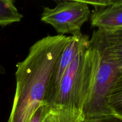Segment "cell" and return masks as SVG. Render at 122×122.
<instances>
[{
    "label": "cell",
    "mask_w": 122,
    "mask_h": 122,
    "mask_svg": "<svg viewBox=\"0 0 122 122\" xmlns=\"http://www.w3.org/2000/svg\"><path fill=\"white\" fill-rule=\"evenodd\" d=\"M70 36L48 35L36 42L17 64L16 88L7 122H29L44 106L50 78Z\"/></svg>",
    "instance_id": "1"
},
{
    "label": "cell",
    "mask_w": 122,
    "mask_h": 122,
    "mask_svg": "<svg viewBox=\"0 0 122 122\" xmlns=\"http://www.w3.org/2000/svg\"><path fill=\"white\" fill-rule=\"evenodd\" d=\"M89 44L95 52V65L91 90L83 110L84 120L112 115L108 101L122 70L107 48L102 29L94 30Z\"/></svg>",
    "instance_id": "2"
},
{
    "label": "cell",
    "mask_w": 122,
    "mask_h": 122,
    "mask_svg": "<svg viewBox=\"0 0 122 122\" xmlns=\"http://www.w3.org/2000/svg\"><path fill=\"white\" fill-rule=\"evenodd\" d=\"M95 65V52L89 44L67 69L54 95L47 105L59 106L83 113L89 97Z\"/></svg>",
    "instance_id": "3"
},
{
    "label": "cell",
    "mask_w": 122,
    "mask_h": 122,
    "mask_svg": "<svg viewBox=\"0 0 122 122\" xmlns=\"http://www.w3.org/2000/svg\"><path fill=\"white\" fill-rule=\"evenodd\" d=\"M90 14L85 1H58L54 8L44 7L41 20L51 25L58 35L70 33L75 36L82 33V26L89 20Z\"/></svg>",
    "instance_id": "4"
},
{
    "label": "cell",
    "mask_w": 122,
    "mask_h": 122,
    "mask_svg": "<svg viewBox=\"0 0 122 122\" xmlns=\"http://www.w3.org/2000/svg\"><path fill=\"white\" fill-rule=\"evenodd\" d=\"M89 39L90 38L87 35L82 33L77 35L70 36V39L62 51L51 76L47 92L44 100V105L50 103L66 70L76 56L88 46Z\"/></svg>",
    "instance_id": "5"
},
{
    "label": "cell",
    "mask_w": 122,
    "mask_h": 122,
    "mask_svg": "<svg viewBox=\"0 0 122 122\" xmlns=\"http://www.w3.org/2000/svg\"><path fill=\"white\" fill-rule=\"evenodd\" d=\"M91 23L92 27L104 30L122 28V1H113L107 6L94 8Z\"/></svg>",
    "instance_id": "6"
},
{
    "label": "cell",
    "mask_w": 122,
    "mask_h": 122,
    "mask_svg": "<svg viewBox=\"0 0 122 122\" xmlns=\"http://www.w3.org/2000/svg\"><path fill=\"white\" fill-rule=\"evenodd\" d=\"M82 112L59 106L44 105L41 122H83Z\"/></svg>",
    "instance_id": "7"
},
{
    "label": "cell",
    "mask_w": 122,
    "mask_h": 122,
    "mask_svg": "<svg viewBox=\"0 0 122 122\" xmlns=\"http://www.w3.org/2000/svg\"><path fill=\"white\" fill-rule=\"evenodd\" d=\"M107 48L122 70V28L112 30H104Z\"/></svg>",
    "instance_id": "8"
},
{
    "label": "cell",
    "mask_w": 122,
    "mask_h": 122,
    "mask_svg": "<svg viewBox=\"0 0 122 122\" xmlns=\"http://www.w3.org/2000/svg\"><path fill=\"white\" fill-rule=\"evenodd\" d=\"M23 17L13 0H0V26L19 22Z\"/></svg>",
    "instance_id": "9"
},
{
    "label": "cell",
    "mask_w": 122,
    "mask_h": 122,
    "mask_svg": "<svg viewBox=\"0 0 122 122\" xmlns=\"http://www.w3.org/2000/svg\"><path fill=\"white\" fill-rule=\"evenodd\" d=\"M108 106L112 115L122 119V74L111 91Z\"/></svg>",
    "instance_id": "10"
},
{
    "label": "cell",
    "mask_w": 122,
    "mask_h": 122,
    "mask_svg": "<svg viewBox=\"0 0 122 122\" xmlns=\"http://www.w3.org/2000/svg\"><path fill=\"white\" fill-rule=\"evenodd\" d=\"M83 122H122V119L114 115H109L96 119L84 120Z\"/></svg>",
    "instance_id": "11"
},
{
    "label": "cell",
    "mask_w": 122,
    "mask_h": 122,
    "mask_svg": "<svg viewBox=\"0 0 122 122\" xmlns=\"http://www.w3.org/2000/svg\"><path fill=\"white\" fill-rule=\"evenodd\" d=\"M43 106L39 107L38 110L33 114L32 117H31L30 120L29 122H41V116L42 112Z\"/></svg>",
    "instance_id": "12"
},
{
    "label": "cell",
    "mask_w": 122,
    "mask_h": 122,
    "mask_svg": "<svg viewBox=\"0 0 122 122\" xmlns=\"http://www.w3.org/2000/svg\"><path fill=\"white\" fill-rule=\"evenodd\" d=\"M5 73V69L0 63V75H3Z\"/></svg>",
    "instance_id": "13"
}]
</instances>
